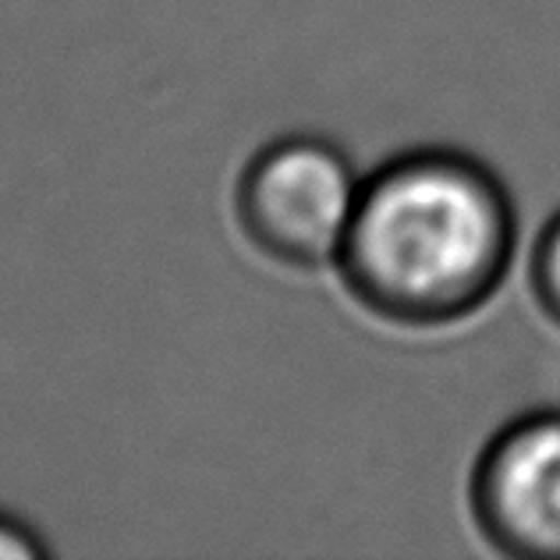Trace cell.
Wrapping results in <instances>:
<instances>
[{"label":"cell","instance_id":"6da1fadb","mask_svg":"<svg viewBox=\"0 0 560 560\" xmlns=\"http://www.w3.org/2000/svg\"><path fill=\"white\" fill-rule=\"evenodd\" d=\"M514 242L518 220L504 182L462 150L422 145L362 178L334 267L365 313L433 330L493 299Z\"/></svg>","mask_w":560,"mask_h":560},{"label":"cell","instance_id":"7a4b0ae2","mask_svg":"<svg viewBox=\"0 0 560 560\" xmlns=\"http://www.w3.org/2000/svg\"><path fill=\"white\" fill-rule=\"evenodd\" d=\"M362 178L351 156L323 136L273 139L234 185V220L273 262L316 270L337 259L359 210Z\"/></svg>","mask_w":560,"mask_h":560},{"label":"cell","instance_id":"3957f363","mask_svg":"<svg viewBox=\"0 0 560 560\" xmlns=\"http://www.w3.org/2000/svg\"><path fill=\"white\" fill-rule=\"evenodd\" d=\"M471 514L500 553L560 560V411L514 419L486 444Z\"/></svg>","mask_w":560,"mask_h":560},{"label":"cell","instance_id":"277c9868","mask_svg":"<svg viewBox=\"0 0 560 560\" xmlns=\"http://www.w3.org/2000/svg\"><path fill=\"white\" fill-rule=\"evenodd\" d=\"M533 291L553 323H560V213L542 228L539 242L533 248Z\"/></svg>","mask_w":560,"mask_h":560},{"label":"cell","instance_id":"5b68a950","mask_svg":"<svg viewBox=\"0 0 560 560\" xmlns=\"http://www.w3.org/2000/svg\"><path fill=\"white\" fill-rule=\"evenodd\" d=\"M43 553H50V547L33 528L11 514H0V560H36Z\"/></svg>","mask_w":560,"mask_h":560}]
</instances>
